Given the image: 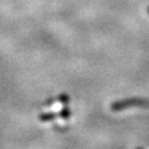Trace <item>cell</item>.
I'll use <instances>...</instances> for the list:
<instances>
[{
    "label": "cell",
    "instance_id": "cell-1",
    "mask_svg": "<svg viewBox=\"0 0 149 149\" xmlns=\"http://www.w3.org/2000/svg\"><path fill=\"white\" fill-rule=\"evenodd\" d=\"M133 107L149 108V101L146 98H140V97H132V98H125L120 101L113 102L111 104V109L116 113L127 109V108H133Z\"/></svg>",
    "mask_w": 149,
    "mask_h": 149
},
{
    "label": "cell",
    "instance_id": "cell-2",
    "mask_svg": "<svg viewBox=\"0 0 149 149\" xmlns=\"http://www.w3.org/2000/svg\"><path fill=\"white\" fill-rule=\"evenodd\" d=\"M56 117H59V114H54V113H42L39 115V120L42 123H49L54 120Z\"/></svg>",
    "mask_w": 149,
    "mask_h": 149
},
{
    "label": "cell",
    "instance_id": "cell-3",
    "mask_svg": "<svg viewBox=\"0 0 149 149\" xmlns=\"http://www.w3.org/2000/svg\"><path fill=\"white\" fill-rule=\"evenodd\" d=\"M71 116H72V111L68 106H64L59 112V117L63 118V119H69Z\"/></svg>",
    "mask_w": 149,
    "mask_h": 149
},
{
    "label": "cell",
    "instance_id": "cell-4",
    "mask_svg": "<svg viewBox=\"0 0 149 149\" xmlns=\"http://www.w3.org/2000/svg\"><path fill=\"white\" fill-rule=\"evenodd\" d=\"M70 100H71V97H70L68 94H65V93H63V94H61V95L58 97V98H53V101H59L60 103H62V104H64V105H66L68 103L70 102Z\"/></svg>",
    "mask_w": 149,
    "mask_h": 149
},
{
    "label": "cell",
    "instance_id": "cell-5",
    "mask_svg": "<svg viewBox=\"0 0 149 149\" xmlns=\"http://www.w3.org/2000/svg\"><path fill=\"white\" fill-rule=\"evenodd\" d=\"M147 13H148V15H149V7H148V8H147Z\"/></svg>",
    "mask_w": 149,
    "mask_h": 149
},
{
    "label": "cell",
    "instance_id": "cell-6",
    "mask_svg": "<svg viewBox=\"0 0 149 149\" xmlns=\"http://www.w3.org/2000/svg\"><path fill=\"white\" fill-rule=\"evenodd\" d=\"M136 149H143V148H141V147H137Z\"/></svg>",
    "mask_w": 149,
    "mask_h": 149
}]
</instances>
